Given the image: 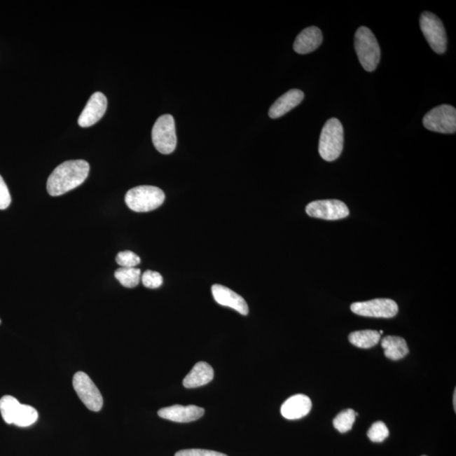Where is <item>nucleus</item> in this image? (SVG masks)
<instances>
[{"mask_svg":"<svg viewBox=\"0 0 456 456\" xmlns=\"http://www.w3.org/2000/svg\"><path fill=\"white\" fill-rule=\"evenodd\" d=\"M90 165L84 160H71L57 166L47 182V190L51 196H60L81 186L88 179Z\"/></svg>","mask_w":456,"mask_h":456,"instance_id":"1","label":"nucleus"},{"mask_svg":"<svg viewBox=\"0 0 456 456\" xmlns=\"http://www.w3.org/2000/svg\"><path fill=\"white\" fill-rule=\"evenodd\" d=\"M344 145V130L338 118L329 119L320 134L319 155L324 161L333 162L342 154Z\"/></svg>","mask_w":456,"mask_h":456,"instance_id":"2","label":"nucleus"},{"mask_svg":"<svg viewBox=\"0 0 456 456\" xmlns=\"http://www.w3.org/2000/svg\"><path fill=\"white\" fill-rule=\"evenodd\" d=\"M354 44L361 67L368 72L375 71L380 61V48L371 29L366 27L357 29Z\"/></svg>","mask_w":456,"mask_h":456,"instance_id":"3","label":"nucleus"},{"mask_svg":"<svg viewBox=\"0 0 456 456\" xmlns=\"http://www.w3.org/2000/svg\"><path fill=\"white\" fill-rule=\"evenodd\" d=\"M165 194L158 187L150 186L131 188L125 195V203L135 212H149L161 207Z\"/></svg>","mask_w":456,"mask_h":456,"instance_id":"4","label":"nucleus"},{"mask_svg":"<svg viewBox=\"0 0 456 456\" xmlns=\"http://www.w3.org/2000/svg\"><path fill=\"white\" fill-rule=\"evenodd\" d=\"M152 142L160 153L171 154L177 146V135L174 117L164 114L156 121L151 132Z\"/></svg>","mask_w":456,"mask_h":456,"instance_id":"5","label":"nucleus"},{"mask_svg":"<svg viewBox=\"0 0 456 456\" xmlns=\"http://www.w3.org/2000/svg\"><path fill=\"white\" fill-rule=\"evenodd\" d=\"M420 27L431 48L438 55L445 53L447 35L442 20L436 15L425 11L421 15Z\"/></svg>","mask_w":456,"mask_h":456,"instance_id":"6","label":"nucleus"},{"mask_svg":"<svg viewBox=\"0 0 456 456\" xmlns=\"http://www.w3.org/2000/svg\"><path fill=\"white\" fill-rule=\"evenodd\" d=\"M427 130L441 134H455L456 131V109L450 105H441L430 110L423 118Z\"/></svg>","mask_w":456,"mask_h":456,"instance_id":"7","label":"nucleus"},{"mask_svg":"<svg viewBox=\"0 0 456 456\" xmlns=\"http://www.w3.org/2000/svg\"><path fill=\"white\" fill-rule=\"evenodd\" d=\"M73 387L77 396L90 410L99 412L104 398L94 382L84 372H77L73 378Z\"/></svg>","mask_w":456,"mask_h":456,"instance_id":"8","label":"nucleus"},{"mask_svg":"<svg viewBox=\"0 0 456 456\" xmlns=\"http://www.w3.org/2000/svg\"><path fill=\"white\" fill-rule=\"evenodd\" d=\"M351 310L353 313L372 318H393L398 313V305L394 300L377 298L366 302L352 303Z\"/></svg>","mask_w":456,"mask_h":456,"instance_id":"9","label":"nucleus"},{"mask_svg":"<svg viewBox=\"0 0 456 456\" xmlns=\"http://www.w3.org/2000/svg\"><path fill=\"white\" fill-rule=\"evenodd\" d=\"M307 214L314 219L335 221L349 216L347 205L338 200H315L306 207Z\"/></svg>","mask_w":456,"mask_h":456,"instance_id":"10","label":"nucleus"},{"mask_svg":"<svg viewBox=\"0 0 456 456\" xmlns=\"http://www.w3.org/2000/svg\"><path fill=\"white\" fill-rule=\"evenodd\" d=\"M108 101L104 94L97 92L90 97L88 104L85 106L78 119V124L82 128H88L96 124L104 117L106 113Z\"/></svg>","mask_w":456,"mask_h":456,"instance_id":"11","label":"nucleus"},{"mask_svg":"<svg viewBox=\"0 0 456 456\" xmlns=\"http://www.w3.org/2000/svg\"><path fill=\"white\" fill-rule=\"evenodd\" d=\"M213 298L220 305L231 308L242 315H248L249 306L244 298L233 290L223 285H213L212 287Z\"/></svg>","mask_w":456,"mask_h":456,"instance_id":"12","label":"nucleus"},{"mask_svg":"<svg viewBox=\"0 0 456 456\" xmlns=\"http://www.w3.org/2000/svg\"><path fill=\"white\" fill-rule=\"evenodd\" d=\"M205 414L204 408L195 405H174L158 410V416L175 422H191L198 420Z\"/></svg>","mask_w":456,"mask_h":456,"instance_id":"13","label":"nucleus"},{"mask_svg":"<svg viewBox=\"0 0 456 456\" xmlns=\"http://www.w3.org/2000/svg\"><path fill=\"white\" fill-rule=\"evenodd\" d=\"M311 408L310 398L305 394H298L291 396L282 404L281 413L289 420H296L307 416Z\"/></svg>","mask_w":456,"mask_h":456,"instance_id":"14","label":"nucleus"},{"mask_svg":"<svg viewBox=\"0 0 456 456\" xmlns=\"http://www.w3.org/2000/svg\"><path fill=\"white\" fill-rule=\"evenodd\" d=\"M323 35L320 29L310 27L304 29L296 39L293 49L299 55H308L314 52L322 45Z\"/></svg>","mask_w":456,"mask_h":456,"instance_id":"15","label":"nucleus"},{"mask_svg":"<svg viewBox=\"0 0 456 456\" xmlns=\"http://www.w3.org/2000/svg\"><path fill=\"white\" fill-rule=\"evenodd\" d=\"M304 98V94L302 90L293 89L286 92L284 95L279 97L270 106L269 110V116L271 118H278L283 115L290 112L301 104Z\"/></svg>","mask_w":456,"mask_h":456,"instance_id":"16","label":"nucleus"},{"mask_svg":"<svg viewBox=\"0 0 456 456\" xmlns=\"http://www.w3.org/2000/svg\"><path fill=\"white\" fill-rule=\"evenodd\" d=\"M214 379V371L211 365L205 361L197 363L188 375L184 378L183 384L187 389L200 387Z\"/></svg>","mask_w":456,"mask_h":456,"instance_id":"17","label":"nucleus"},{"mask_svg":"<svg viewBox=\"0 0 456 456\" xmlns=\"http://www.w3.org/2000/svg\"><path fill=\"white\" fill-rule=\"evenodd\" d=\"M381 346L384 348L386 357L394 361L402 359L409 353L408 344L400 336H385L382 340Z\"/></svg>","mask_w":456,"mask_h":456,"instance_id":"18","label":"nucleus"},{"mask_svg":"<svg viewBox=\"0 0 456 456\" xmlns=\"http://www.w3.org/2000/svg\"><path fill=\"white\" fill-rule=\"evenodd\" d=\"M380 340L379 331L372 330L354 331L349 336V340L352 345L357 347L364 349L376 346Z\"/></svg>","mask_w":456,"mask_h":456,"instance_id":"19","label":"nucleus"},{"mask_svg":"<svg viewBox=\"0 0 456 456\" xmlns=\"http://www.w3.org/2000/svg\"><path fill=\"white\" fill-rule=\"evenodd\" d=\"M38 419V410L31 406L20 404L16 410L13 424L25 428L34 424Z\"/></svg>","mask_w":456,"mask_h":456,"instance_id":"20","label":"nucleus"},{"mask_svg":"<svg viewBox=\"0 0 456 456\" xmlns=\"http://www.w3.org/2000/svg\"><path fill=\"white\" fill-rule=\"evenodd\" d=\"M115 277L127 289H134L138 286L141 281V270L134 268H125L121 267L115 271Z\"/></svg>","mask_w":456,"mask_h":456,"instance_id":"21","label":"nucleus"},{"mask_svg":"<svg viewBox=\"0 0 456 456\" xmlns=\"http://www.w3.org/2000/svg\"><path fill=\"white\" fill-rule=\"evenodd\" d=\"M20 405L19 401L11 396H5L0 399V413L8 424H13L15 415Z\"/></svg>","mask_w":456,"mask_h":456,"instance_id":"22","label":"nucleus"},{"mask_svg":"<svg viewBox=\"0 0 456 456\" xmlns=\"http://www.w3.org/2000/svg\"><path fill=\"white\" fill-rule=\"evenodd\" d=\"M356 420V413L352 409H346L340 412L333 420V425L340 433L348 432L352 429Z\"/></svg>","mask_w":456,"mask_h":456,"instance_id":"23","label":"nucleus"},{"mask_svg":"<svg viewBox=\"0 0 456 456\" xmlns=\"http://www.w3.org/2000/svg\"><path fill=\"white\" fill-rule=\"evenodd\" d=\"M367 434L372 442L381 443L388 438L389 432L385 423L379 421L373 423Z\"/></svg>","mask_w":456,"mask_h":456,"instance_id":"24","label":"nucleus"},{"mask_svg":"<svg viewBox=\"0 0 456 456\" xmlns=\"http://www.w3.org/2000/svg\"><path fill=\"white\" fill-rule=\"evenodd\" d=\"M116 262L118 265L125 267V268H133V267L139 265L141 258L137 254L126 250V251L119 252L118 254Z\"/></svg>","mask_w":456,"mask_h":456,"instance_id":"25","label":"nucleus"},{"mask_svg":"<svg viewBox=\"0 0 456 456\" xmlns=\"http://www.w3.org/2000/svg\"><path fill=\"white\" fill-rule=\"evenodd\" d=\"M141 281L147 289H156L163 285V278L157 271L146 270L142 275Z\"/></svg>","mask_w":456,"mask_h":456,"instance_id":"26","label":"nucleus"},{"mask_svg":"<svg viewBox=\"0 0 456 456\" xmlns=\"http://www.w3.org/2000/svg\"><path fill=\"white\" fill-rule=\"evenodd\" d=\"M175 456H228L227 455L220 453V452L200 450V449H191L184 450L177 452Z\"/></svg>","mask_w":456,"mask_h":456,"instance_id":"27","label":"nucleus"},{"mask_svg":"<svg viewBox=\"0 0 456 456\" xmlns=\"http://www.w3.org/2000/svg\"><path fill=\"white\" fill-rule=\"evenodd\" d=\"M11 196L5 180L0 175V209H6L10 207Z\"/></svg>","mask_w":456,"mask_h":456,"instance_id":"28","label":"nucleus"},{"mask_svg":"<svg viewBox=\"0 0 456 456\" xmlns=\"http://www.w3.org/2000/svg\"><path fill=\"white\" fill-rule=\"evenodd\" d=\"M453 398H454V408L455 410H456V389L455 390Z\"/></svg>","mask_w":456,"mask_h":456,"instance_id":"29","label":"nucleus"},{"mask_svg":"<svg viewBox=\"0 0 456 456\" xmlns=\"http://www.w3.org/2000/svg\"><path fill=\"white\" fill-rule=\"evenodd\" d=\"M379 333H380V335L381 336L382 334H383L384 331H380Z\"/></svg>","mask_w":456,"mask_h":456,"instance_id":"30","label":"nucleus"},{"mask_svg":"<svg viewBox=\"0 0 456 456\" xmlns=\"http://www.w3.org/2000/svg\"><path fill=\"white\" fill-rule=\"evenodd\" d=\"M0 324H1V320H0Z\"/></svg>","mask_w":456,"mask_h":456,"instance_id":"31","label":"nucleus"},{"mask_svg":"<svg viewBox=\"0 0 456 456\" xmlns=\"http://www.w3.org/2000/svg\"><path fill=\"white\" fill-rule=\"evenodd\" d=\"M422 456H426V455H422Z\"/></svg>","mask_w":456,"mask_h":456,"instance_id":"32","label":"nucleus"}]
</instances>
